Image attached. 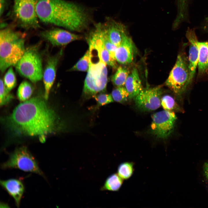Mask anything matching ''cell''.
Wrapping results in <instances>:
<instances>
[{
	"mask_svg": "<svg viewBox=\"0 0 208 208\" xmlns=\"http://www.w3.org/2000/svg\"><path fill=\"white\" fill-rule=\"evenodd\" d=\"M54 111L44 101L34 97L20 103L7 120V125L18 135L38 136L42 142L54 132L58 122Z\"/></svg>",
	"mask_w": 208,
	"mask_h": 208,
	"instance_id": "obj_1",
	"label": "cell"
},
{
	"mask_svg": "<svg viewBox=\"0 0 208 208\" xmlns=\"http://www.w3.org/2000/svg\"><path fill=\"white\" fill-rule=\"evenodd\" d=\"M38 17L42 22L69 30L81 31L87 27L89 17L83 7L64 0H38Z\"/></svg>",
	"mask_w": 208,
	"mask_h": 208,
	"instance_id": "obj_2",
	"label": "cell"
},
{
	"mask_svg": "<svg viewBox=\"0 0 208 208\" xmlns=\"http://www.w3.org/2000/svg\"><path fill=\"white\" fill-rule=\"evenodd\" d=\"M88 42L90 51L89 66L83 90V96L87 99L105 92L107 81V65L96 46L92 42Z\"/></svg>",
	"mask_w": 208,
	"mask_h": 208,
	"instance_id": "obj_3",
	"label": "cell"
},
{
	"mask_svg": "<svg viewBox=\"0 0 208 208\" xmlns=\"http://www.w3.org/2000/svg\"><path fill=\"white\" fill-rule=\"evenodd\" d=\"M25 36L19 31L7 28L0 32V70L3 73L15 66L24 54Z\"/></svg>",
	"mask_w": 208,
	"mask_h": 208,
	"instance_id": "obj_4",
	"label": "cell"
},
{
	"mask_svg": "<svg viewBox=\"0 0 208 208\" xmlns=\"http://www.w3.org/2000/svg\"><path fill=\"white\" fill-rule=\"evenodd\" d=\"M18 72L34 83L43 77L41 56L37 46L28 47L15 66Z\"/></svg>",
	"mask_w": 208,
	"mask_h": 208,
	"instance_id": "obj_5",
	"label": "cell"
},
{
	"mask_svg": "<svg viewBox=\"0 0 208 208\" xmlns=\"http://www.w3.org/2000/svg\"><path fill=\"white\" fill-rule=\"evenodd\" d=\"M189 79L188 58L182 51L178 55L165 84L176 95L180 96L185 93L190 84Z\"/></svg>",
	"mask_w": 208,
	"mask_h": 208,
	"instance_id": "obj_6",
	"label": "cell"
},
{
	"mask_svg": "<svg viewBox=\"0 0 208 208\" xmlns=\"http://www.w3.org/2000/svg\"><path fill=\"white\" fill-rule=\"evenodd\" d=\"M1 167L4 169H18L44 177L36 160L25 146L17 148L10 153L8 159L2 164Z\"/></svg>",
	"mask_w": 208,
	"mask_h": 208,
	"instance_id": "obj_7",
	"label": "cell"
},
{
	"mask_svg": "<svg viewBox=\"0 0 208 208\" xmlns=\"http://www.w3.org/2000/svg\"><path fill=\"white\" fill-rule=\"evenodd\" d=\"M38 1L14 0V14L21 27L26 29L40 27L36 9Z\"/></svg>",
	"mask_w": 208,
	"mask_h": 208,
	"instance_id": "obj_8",
	"label": "cell"
},
{
	"mask_svg": "<svg viewBox=\"0 0 208 208\" xmlns=\"http://www.w3.org/2000/svg\"><path fill=\"white\" fill-rule=\"evenodd\" d=\"M151 131L157 138L165 139L172 132L177 119L174 112L164 110L154 114Z\"/></svg>",
	"mask_w": 208,
	"mask_h": 208,
	"instance_id": "obj_9",
	"label": "cell"
},
{
	"mask_svg": "<svg viewBox=\"0 0 208 208\" xmlns=\"http://www.w3.org/2000/svg\"><path fill=\"white\" fill-rule=\"evenodd\" d=\"M162 93L161 87L159 86L143 89L135 98V104L144 111L155 110L161 105Z\"/></svg>",
	"mask_w": 208,
	"mask_h": 208,
	"instance_id": "obj_10",
	"label": "cell"
},
{
	"mask_svg": "<svg viewBox=\"0 0 208 208\" xmlns=\"http://www.w3.org/2000/svg\"><path fill=\"white\" fill-rule=\"evenodd\" d=\"M41 36L50 43L53 46H64L82 37L68 31L56 28L41 32Z\"/></svg>",
	"mask_w": 208,
	"mask_h": 208,
	"instance_id": "obj_11",
	"label": "cell"
},
{
	"mask_svg": "<svg viewBox=\"0 0 208 208\" xmlns=\"http://www.w3.org/2000/svg\"><path fill=\"white\" fill-rule=\"evenodd\" d=\"M62 54V51L47 58L46 65L43 72V81L44 88V98H48L50 90L55 81L57 67Z\"/></svg>",
	"mask_w": 208,
	"mask_h": 208,
	"instance_id": "obj_12",
	"label": "cell"
},
{
	"mask_svg": "<svg viewBox=\"0 0 208 208\" xmlns=\"http://www.w3.org/2000/svg\"><path fill=\"white\" fill-rule=\"evenodd\" d=\"M88 41L93 43L99 50L101 57L107 65L116 68V60L113 58L106 49L103 43L100 23L96 24L87 38Z\"/></svg>",
	"mask_w": 208,
	"mask_h": 208,
	"instance_id": "obj_13",
	"label": "cell"
},
{
	"mask_svg": "<svg viewBox=\"0 0 208 208\" xmlns=\"http://www.w3.org/2000/svg\"><path fill=\"white\" fill-rule=\"evenodd\" d=\"M186 36L190 43L188 60L190 73L189 81L190 84L194 77L198 63V41L194 30L188 29L186 31Z\"/></svg>",
	"mask_w": 208,
	"mask_h": 208,
	"instance_id": "obj_14",
	"label": "cell"
},
{
	"mask_svg": "<svg viewBox=\"0 0 208 208\" xmlns=\"http://www.w3.org/2000/svg\"><path fill=\"white\" fill-rule=\"evenodd\" d=\"M134 49L132 39L126 34L116 49L115 54L116 61L123 64L131 63L133 59Z\"/></svg>",
	"mask_w": 208,
	"mask_h": 208,
	"instance_id": "obj_15",
	"label": "cell"
},
{
	"mask_svg": "<svg viewBox=\"0 0 208 208\" xmlns=\"http://www.w3.org/2000/svg\"><path fill=\"white\" fill-rule=\"evenodd\" d=\"M0 184L14 199L16 205L18 207L25 190L23 183L17 179H11L1 180Z\"/></svg>",
	"mask_w": 208,
	"mask_h": 208,
	"instance_id": "obj_16",
	"label": "cell"
},
{
	"mask_svg": "<svg viewBox=\"0 0 208 208\" xmlns=\"http://www.w3.org/2000/svg\"><path fill=\"white\" fill-rule=\"evenodd\" d=\"M125 85L129 94V98H135L143 89L138 72L136 68H134L129 74Z\"/></svg>",
	"mask_w": 208,
	"mask_h": 208,
	"instance_id": "obj_17",
	"label": "cell"
},
{
	"mask_svg": "<svg viewBox=\"0 0 208 208\" xmlns=\"http://www.w3.org/2000/svg\"><path fill=\"white\" fill-rule=\"evenodd\" d=\"M198 46L199 49L198 75L200 76L208 73V41H198Z\"/></svg>",
	"mask_w": 208,
	"mask_h": 208,
	"instance_id": "obj_18",
	"label": "cell"
},
{
	"mask_svg": "<svg viewBox=\"0 0 208 208\" xmlns=\"http://www.w3.org/2000/svg\"><path fill=\"white\" fill-rule=\"evenodd\" d=\"M123 183V180L118 174L113 173L107 178L100 190L101 191H118L122 187Z\"/></svg>",
	"mask_w": 208,
	"mask_h": 208,
	"instance_id": "obj_19",
	"label": "cell"
},
{
	"mask_svg": "<svg viewBox=\"0 0 208 208\" xmlns=\"http://www.w3.org/2000/svg\"><path fill=\"white\" fill-rule=\"evenodd\" d=\"M134 170V163L125 161L119 165L117 169V174L123 180H127L132 176Z\"/></svg>",
	"mask_w": 208,
	"mask_h": 208,
	"instance_id": "obj_20",
	"label": "cell"
},
{
	"mask_svg": "<svg viewBox=\"0 0 208 208\" xmlns=\"http://www.w3.org/2000/svg\"><path fill=\"white\" fill-rule=\"evenodd\" d=\"M161 105L164 110L179 112H183V109L179 106L171 96L167 95L161 99Z\"/></svg>",
	"mask_w": 208,
	"mask_h": 208,
	"instance_id": "obj_21",
	"label": "cell"
},
{
	"mask_svg": "<svg viewBox=\"0 0 208 208\" xmlns=\"http://www.w3.org/2000/svg\"><path fill=\"white\" fill-rule=\"evenodd\" d=\"M33 91L32 86L29 82L23 81L17 90V94L18 99L21 101H27L31 95Z\"/></svg>",
	"mask_w": 208,
	"mask_h": 208,
	"instance_id": "obj_22",
	"label": "cell"
},
{
	"mask_svg": "<svg viewBox=\"0 0 208 208\" xmlns=\"http://www.w3.org/2000/svg\"><path fill=\"white\" fill-rule=\"evenodd\" d=\"M129 75V72L127 69L120 66L112 77L111 81L114 85L117 87L123 86L125 85Z\"/></svg>",
	"mask_w": 208,
	"mask_h": 208,
	"instance_id": "obj_23",
	"label": "cell"
},
{
	"mask_svg": "<svg viewBox=\"0 0 208 208\" xmlns=\"http://www.w3.org/2000/svg\"><path fill=\"white\" fill-rule=\"evenodd\" d=\"M90 51L89 49L83 56L70 70V71H87L89 66Z\"/></svg>",
	"mask_w": 208,
	"mask_h": 208,
	"instance_id": "obj_24",
	"label": "cell"
},
{
	"mask_svg": "<svg viewBox=\"0 0 208 208\" xmlns=\"http://www.w3.org/2000/svg\"><path fill=\"white\" fill-rule=\"evenodd\" d=\"M111 95L114 101L123 103L129 98V94L125 88L123 86L117 87L112 91Z\"/></svg>",
	"mask_w": 208,
	"mask_h": 208,
	"instance_id": "obj_25",
	"label": "cell"
},
{
	"mask_svg": "<svg viewBox=\"0 0 208 208\" xmlns=\"http://www.w3.org/2000/svg\"><path fill=\"white\" fill-rule=\"evenodd\" d=\"M3 81L5 87L10 91L16 86V78L12 66L9 68L5 74Z\"/></svg>",
	"mask_w": 208,
	"mask_h": 208,
	"instance_id": "obj_26",
	"label": "cell"
},
{
	"mask_svg": "<svg viewBox=\"0 0 208 208\" xmlns=\"http://www.w3.org/2000/svg\"><path fill=\"white\" fill-rule=\"evenodd\" d=\"M101 32L104 45L111 56L116 59L115 54L117 47L109 40L103 27L102 23H100Z\"/></svg>",
	"mask_w": 208,
	"mask_h": 208,
	"instance_id": "obj_27",
	"label": "cell"
},
{
	"mask_svg": "<svg viewBox=\"0 0 208 208\" xmlns=\"http://www.w3.org/2000/svg\"><path fill=\"white\" fill-rule=\"evenodd\" d=\"M9 91L5 87L3 80H0V104L1 106L3 105L8 102L12 96L10 93Z\"/></svg>",
	"mask_w": 208,
	"mask_h": 208,
	"instance_id": "obj_28",
	"label": "cell"
},
{
	"mask_svg": "<svg viewBox=\"0 0 208 208\" xmlns=\"http://www.w3.org/2000/svg\"><path fill=\"white\" fill-rule=\"evenodd\" d=\"M94 97L97 102L98 106L109 104L113 102L114 101L111 94L101 93Z\"/></svg>",
	"mask_w": 208,
	"mask_h": 208,
	"instance_id": "obj_29",
	"label": "cell"
},
{
	"mask_svg": "<svg viewBox=\"0 0 208 208\" xmlns=\"http://www.w3.org/2000/svg\"><path fill=\"white\" fill-rule=\"evenodd\" d=\"M177 15L184 18L187 16L189 0H177Z\"/></svg>",
	"mask_w": 208,
	"mask_h": 208,
	"instance_id": "obj_30",
	"label": "cell"
},
{
	"mask_svg": "<svg viewBox=\"0 0 208 208\" xmlns=\"http://www.w3.org/2000/svg\"><path fill=\"white\" fill-rule=\"evenodd\" d=\"M203 169L204 175L208 181V161L204 164Z\"/></svg>",
	"mask_w": 208,
	"mask_h": 208,
	"instance_id": "obj_31",
	"label": "cell"
},
{
	"mask_svg": "<svg viewBox=\"0 0 208 208\" xmlns=\"http://www.w3.org/2000/svg\"><path fill=\"white\" fill-rule=\"evenodd\" d=\"M5 0H0V15L2 14L4 9Z\"/></svg>",
	"mask_w": 208,
	"mask_h": 208,
	"instance_id": "obj_32",
	"label": "cell"
},
{
	"mask_svg": "<svg viewBox=\"0 0 208 208\" xmlns=\"http://www.w3.org/2000/svg\"><path fill=\"white\" fill-rule=\"evenodd\" d=\"M206 24L204 27L205 29L208 31V17L206 19Z\"/></svg>",
	"mask_w": 208,
	"mask_h": 208,
	"instance_id": "obj_33",
	"label": "cell"
},
{
	"mask_svg": "<svg viewBox=\"0 0 208 208\" xmlns=\"http://www.w3.org/2000/svg\"><path fill=\"white\" fill-rule=\"evenodd\" d=\"M0 206V207H9V206L7 204L3 203H1Z\"/></svg>",
	"mask_w": 208,
	"mask_h": 208,
	"instance_id": "obj_34",
	"label": "cell"
}]
</instances>
